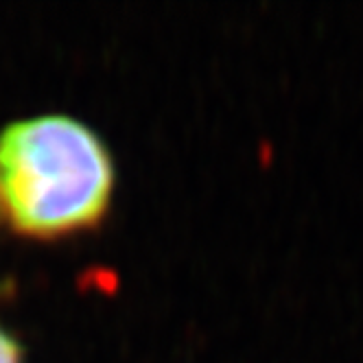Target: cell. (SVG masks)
<instances>
[{"instance_id":"2","label":"cell","mask_w":363,"mask_h":363,"mask_svg":"<svg viewBox=\"0 0 363 363\" xmlns=\"http://www.w3.org/2000/svg\"><path fill=\"white\" fill-rule=\"evenodd\" d=\"M0 363H20V348L3 330H0Z\"/></svg>"},{"instance_id":"1","label":"cell","mask_w":363,"mask_h":363,"mask_svg":"<svg viewBox=\"0 0 363 363\" xmlns=\"http://www.w3.org/2000/svg\"><path fill=\"white\" fill-rule=\"evenodd\" d=\"M112 191V155L86 123L48 114L0 134V206L22 235L55 239L92 228Z\"/></svg>"}]
</instances>
